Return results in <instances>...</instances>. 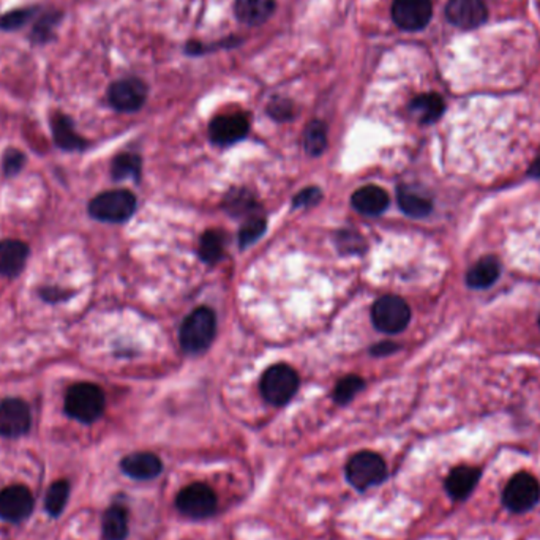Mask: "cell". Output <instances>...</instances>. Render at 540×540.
I'll use <instances>...</instances> for the list:
<instances>
[{
  "label": "cell",
  "mask_w": 540,
  "mask_h": 540,
  "mask_svg": "<svg viewBox=\"0 0 540 540\" xmlns=\"http://www.w3.org/2000/svg\"><path fill=\"white\" fill-rule=\"evenodd\" d=\"M432 14V0H395L392 5L393 22L409 32L426 28Z\"/></svg>",
  "instance_id": "9"
},
{
  "label": "cell",
  "mask_w": 540,
  "mask_h": 540,
  "mask_svg": "<svg viewBox=\"0 0 540 540\" xmlns=\"http://www.w3.org/2000/svg\"><path fill=\"white\" fill-rule=\"evenodd\" d=\"M123 473L136 480H152L163 471L162 460L152 452H136L121 461Z\"/></svg>",
  "instance_id": "15"
},
{
  "label": "cell",
  "mask_w": 540,
  "mask_h": 540,
  "mask_svg": "<svg viewBox=\"0 0 540 540\" xmlns=\"http://www.w3.org/2000/svg\"><path fill=\"white\" fill-rule=\"evenodd\" d=\"M539 325H540V316H539Z\"/></svg>",
  "instance_id": "39"
},
{
  "label": "cell",
  "mask_w": 540,
  "mask_h": 540,
  "mask_svg": "<svg viewBox=\"0 0 540 540\" xmlns=\"http://www.w3.org/2000/svg\"><path fill=\"white\" fill-rule=\"evenodd\" d=\"M446 16L457 28L476 29L485 22L488 12L482 0H451Z\"/></svg>",
  "instance_id": "13"
},
{
  "label": "cell",
  "mask_w": 540,
  "mask_h": 540,
  "mask_svg": "<svg viewBox=\"0 0 540 540\" xmlns=\"http://www.w3.org/2000/svg\"><path fill=\"white\" fill-rule=\"evenodd\" d=\"M266 231V222L264 218H250L247 224H243L242 230L239 232V242L240 247H249L253 242H257L259 237L263 236Z\"/></svg>",
  "instance_id": "31"
},
{
  "label": "cell",
  "mask_w": 540,
  "mask_h": 540,
  "mask_svg": "<svg viewBox=\"0 0 540 540\" xmlns=\"http://www.w3.org/2000/svg\"><path fill=\"white\" fill-rule=\"evenodd\" d=\"M35 14V8H20L0 16V29L2 30H18V29L26 26L29 21L32 20Z\"/></svg>",
  "instance_id": "30"
},
{
  "label": "cell",
  "mask_w": 540,
  "mask_h": 540,
  "mask_svg": "<svg viewBox=\"0 0 540 540\" xmlns=\"http://www.w3.org/2000/svg\"><path fill=\"white\" fill-rule=\"evenodd\" d=\"M53 135L57 146L65 150H81L86 148V141L78 135L73 127V122L67 115L57 114L53 117Z\"/></svg>",
  "instance_id": "23"
},
{
  "label": "cell",
  "mask_w": 540,
  "mask_h": 540,
  "mask_svg": "<svg viewBox=\"0 0 540 540\" xmlns=\"http://www.w3.org/2000/svg\"><path fill=\"white\" fill-rule=\"evenodd\" d=\"M253 201H251V196L247 193H231L228 196V201H226V209L230 210L231 214L234 215H242L247 214L251 209Z\"/></svg>",
  "instance_id": "33"
},
{
  "label": "cell",
  "mask_w": 540,
  "mask_h": 540,
  "mask_svg": "<svg viewBox=\"0 0 540 540\" xmlns=\"http://www.w3.org/2000/svg\"><path fill=\"white\" fill-rule=\"evenodd\" d=\"M352 206L364 215H379L389 206V195L376 185H365L352 195Z\"/></svg>",
  "instance_id": "18"
},
{
  "label": "cell",
  "mask_w": 540,
  "mask_h": 540,
  "mask_svg": "<svg viewBox=\"0 0 540 540\" xmlns=\"http://www.w3.org/2000/svg\"><path fill=\"white\" fill-rule=\"evenodd\" d=\"M304 146L307 154L317 156H321L327 148V129L325 123L319 121H313L308 123L305 129Z\"/></svg>",
  "instance_id": "25"
},
{
  "label": "cell",
  "mask_w": 540,
  "mask_h": 540,
  "mask_svg": "<svg viewBox=\"0 0 540 540\" xmlns=\"http://www.w3.org/2000/svg\"><path fill=\"white\" fill-rule=\"evenodd\" d=\"M446 109L443 97L438 94H424L416 97L409 105L412 115L422 123H433L438 121Z\"/></svg>",
  "instance_id": "22"
},
{
  "label": "cell",
  "mask_w": 540,
  "mask_h": 540,
  "mask_svg": "<svg viewBox=\"0 0 540 540\" xmlns=\"http://www.w3.org/2000/svg\"><path fill=\"white\" fill-rule=\"evenodd\" d=\"M24 162H26V156L21 154L20 150H7V154L4 156V171H5V174L7 176L18 174L22 166H24Z\"/></svg>",
  "instance_id": "35"
},
{
  "label": "cell",
  "mask_w": 540,
  "mask_h": 540,
  "mask_svg": "<svg viewBox=\"0 0 540 540\" xmlns=\"http://www.w3.org/2000/svg\"><path fill=\"white\" fill-rule=\"evenodd\" d=\"M501 264L496 257H485L468 270L466 283L474 290H485L500 278Z\"/></svg>",
  "instance_id": "19"
},
{
  "label": "cell",
  "mask_w": 540,
  "mask_h": 540,
  "mask_svg": "<svg viewBox=\"0 0 540 540\" xmlns=\"http://www.w3.org/2000/svg\"><path fill=\"white\" fill-rule=\"evenodd\" d=\"M529 174L533 177H540V156L533 163V166L529 169Z\"/></svg>",
  "instance_id": "38"
},
{
  "label": "cell",
  "mask_w": 540,
  "mask_h": 540,
  "mask_svg": "<svg viewBox=\"0 0 540 540\" xmlns=\"http://www.w3.org/2000/svg\"><path fill=\"white\" fill-rule=\"evenodd\" d=\"M395 350H397V345H393V343H379V345L373 348L372 352L375 356H387V354H391Z\"/></svg>",
  "instance_id": "37"
},
{
  "label": "cell",
  "mask_w": 540,
  "mask_h": 540,
  "mask_svg": "<svg viewBox=\"0 0 540 540\" xmlns=\"http://www.w3.org/2000/svg\"><path fill=\"white\" fill-rule=\"evenodd\" d=\"M61 20V13H47L35 24L34 32H32V40L35 43H45L51 38L53 29L57 26Z\"/></svg>",
  "instance_id": "32"
},
{
  "label": "cell",
  "mask_w": 540,
  "mask_h": 540,
  "mask_svg": "<svg viewBox=\"0 0 540 540\" xmlns=\"http://www.w3.org/2000/svg\"><path fill=\"white\" fill-rule=\"evenodd\" d=\"M298 389V373L288 365L278 364L270 367L261 379L263 397L272 405H286L294 397Z\"/></svg>",
  "instance_id": "5"
},
{
  "label": "cell",
  "mask_w": 540,
  "mask_h": 540,
  "mask_svg": "<svg viewBox=\"0 0 540 540\" xmlns=\"http://www.w3.org/2000/svg\"><path fill=\"white\" fill-rule=\"evenodd\" d=\"M65 411L82 424H92L105 411V393L98 385L90 383L75 384L67 392Z\"/></svg>",
  "instance_id": "1"
},
{
  "label": "cell",
  "mask_w": 540,
  "mask_h": 540,
  "mask_svg": "<svg viewBox=\"0 0 540 540\" xmlns=\"http://www.w3.org/2000/svg\"><path fill=\"white\" fill-rule=\"evenodd\" d=\"M267 113H269L275 121H290L291 117L294 115V105H292L290 100L275 98V100L270 102Z\"/></svg>",
  "instance_id": "34"
},
{
  "label": "cell",
  "mask_w": 540,
  "mask_h": 540,
  "mask_svg": "<svg viewBox=\"0 0 540 540\" xmlns=\"http://www.w3.org/2000/svg\"><path fill=\"white\" fill-rule=\"evenodd\" d=\"M399 204L406 215L412 218H422L432 212V199L426 196L416 193L412 190L401 187L399 189Z\"/></svg>",
  "instance_id": "24"
},
{
  "label": "cell",
  "mask_w": 540,
  "mask_h": 540,
  "mask_svg": "<svg viewBox=\"0 0 540 540\" xmlns=\"http://www.w3.org/2000/svg\"><path fill=\"white\" fill-rule=\"evenodd\" d=\"M387 477V466L381 455L375 452H359L346 465V479L359 492L379 485Z\"/></svg>",
  "instance_id": "3"
},
{
  "label": "cell",
  "mask_w": 540,
  "mask_h": 540,
  "mask_svg": "<svg viewBox=\"0 0 540 540\" xmlns=\"http://www.w3.org/2000/svg\"><path fill=\"white\" fill-rule=\"evenodd\" d=\"M250 130L249 119L243 114L218 115L209 127L210 139L220 146H230L243 139Z\"/></svg>",
  "instance_id": "14"
},
{
  "label": "cell",
  "mask_w": 540,
  "mask_h": 540,
  "mask_svg": "<svg viewBox=\"0 0 540 540\" xmlns=\"http://www.w3.org/2000/svg\"><path fill=\"white\" fill-rule=\"evenodd\" d=\"M540 500V485L533 474L519 473L507 482L502 504L513 513L531 510Z\"/></svg>",
  "instance_id": "6"
},
{
  "label": "cell",
  "mask_w": 540,
  "mask_h": 540,
  "mask_svg": "<svg viewBox=\"0 0 540 540\" xmlns=\"http://www.w3.org/2000/svg\"><path fill=\"white\" fill-rule=\"evenodd\" d=\"M480 479L479 468L459 466L452 469L446 479V492L455 501H463L473 494Z\"/></svg>",
  "instance_id": "16"
},
{
  "label": "cell",
  "mask_w": 540,
  "mask_h": 540,
  "mask_svg": "<svg viewBox=\"0 0 540 540\" xmlns=\"http://www.w3.org/2000/svg\"><path fill=\"white\" fill-rule=\"evenodd\" d=\"M148 98V88L138 78H125L111 84L108 90V100L115 111L135 113L141 108Z\"/></svg>",
  "instance_id": "10"
},
{
  "label": "cell",
  "mask_w": 540,
  "mask_h": 540,
  "mask_svg": "<svg viewBox=\"0 0 540 540\" xmlns=\"http://www.w3.org/2000/svg\"><path fill=\"white\" fill-rule=\"evenodd\" d=\"M136 198L127 190H111L97 196L89 206L90 215L108 224H122L135 214Z\"/></svg>",
  "instance_id": "4"
},
{
  "label": "cell",
  "mask_w": 540,
  "mask_h": 540,
  "mask_svg": "<svg viewBox=\"0 0 540 540\" xmlns=\"http://www.w3.org/2000/svg\"><path fill=\"white\" fill-rule=\"evenodd\" d=\"M215 332V313L206 307L196 308L181 327V345L187 352L204 351L212 343Z\"/></svg>",
  "instance_id": "2"
},
{
  "label": "cell",
  "mask_w": 540,
  "mask_h": 540,
  "mask_svg": "<svg viewBox=\"0 0 540 540\" xmlns=\"http://www.w3.org/2000/svg\"><path fill=\"white\" fill-rule=\"evenodd\" d=\"M224 253V237L216 231H207L199 243V257L204 263L214 264Z\"/></svg>",
  "instance_id": "28"
},
{
  "label": "cell",
  "mask_w": 540,
  "mask_h": 540,
  "mask_svg": "<svg viewBox=\"0 0 540 540\" xmlns=\"http://www.w3.org/2000/svg\"><path fill=\"white\" fill-rule=\"evenodd\" d=\"M68 496H70V484L67 480L55 482L53 485L49 486L46 500H45L47 512L51 513L53 517H59L67 506Z\"/></svg>",
  "instance_id": "26"
},
{
  "label": "cell",
  "mask_w": 540,
  "mask_h": 540,
  "mask_svg": "<svg viewBox=\"0 0 540 540\" xmlns=\"http://www.w3.org/2000/svg\"><path fill=\"white\" fill-rule=\"evenodd\" d=\"M321 199V191L316 187H310V189H305L296 195L294 198V206L296 207H310L315 206L317 201Z\"/></svg>",
  "instance_id": "36"
},
{
  "label": "cell",
  "mask_w": 540,
  "mask_h": 540,
  "mask_svg": "<svg viewBox=\"0 0 540 540\" xmlns=\"http://www.w3.org/2000/svg\"><path fill=\"white\" fill-rule=\"evenodd\" d=\"M29 249L20 240L0 242V274L5 277L20 275L28 263Z\"/></svg>",
  "instance_id": "17"
},
{
  "label": "cell",
  "mask_w": 540,
  "mask_h": 540,
  "mask_svg": "<svg viewBox=\"0 0 540 540\" xmlns=\"http://www.w3.org/2000/svg\"><path fill=\"white\" fill-rule=\"evenodd\" d=\"M176 506L185 517L204 520L215 513L216 496L206 484H191L179 492Z\"/></svg>",
  "instance_id": "8"
},
{
  "label": "cell",
  "mask_w": 540,
  "mask_h": 540,
  "mask_svg": "<svg viewBox=\"0 0 540 540\" xmlns=\"http://www.w3.org/2000/svg\"><path fill=\"white\" fill-rule=\"evenodd\" d=\"M362 389H364V379L359 378L356 375L346 376V378L342 379V381L338 383L337 387H335L333 399H335V401L340 403V405H346V403H350V401L356 397V393L362 391Z\"/></svg>",
  "instance_id": "29"
},
{
  "label": "cell",
  "mask_w": 540,
  "mask_h": 540,
  "mask_svg": "<svg viewBox=\"0 0 540 540\" xmlns=\"http://www.w3.org/2000/svg\"><path fill=\"white\" fill-rule=\"evenodd\" d=\"M236 14L243 24L259 26L269 20L275 10V0H236Z\"/></svg>",
  "instance_id": "20"
},
{
  "label": "cell",
  "mask_w": 540,
  "mask_h": 540,
  "mask_svg": "<svg viewBox=\"0 0 540 540\" xmlns=\"http://www.w3.org/2000/svg\"><path fill=\"white\" fill-rule=\"evenodd\" d=\"M103 539L125 540L129 536V512L121 504L109 507L103 515Z\"/></svg>",
  "instance_id": "21"
},
{
  "label": "cell",
  "mask_w": 540,
  "mask_h": 540,
  "mask_svg": "<svg viewBox=\"0 0 540 540\" xmlns=\"http://www.w3.org/2000/svg\"><path fill=\"white\" fill-rule=\"evenodd\" d=\"M34 509V496L28 486L12 485L0 492V519L12 523L26 520Z\"/></svg>",
  "instance_id": "11"
},
{
  "label": "cell",
  "mask_w": 540,
  "mask_h": 540,
  "mask_svg": "<svg viewBox=\"0 0 540 540\" xmlns=\"http://www.w3.org/2000/svg\"><path fill=\"white\" fill-rule=\"evenodd\" d=\"M111 171H113L115 181L136 179L141 173V158L133 154H122V156H115Z\"/></svg>",
  "instance_id": "27"
},
{
  "label": "cell",
  "mask_w": 540,
  "mask_h": 540,
  "mask_svg": "<svg viewBox=\"0 0 540 540\" xmlns=\"http://www.w3.org/2000/svg\"><path fill=\"white\" fill-rule=\"evenodd\" d=\"M30 409L28 403L20 399H7L0 403V435L7 438H18L30 428Z\"/></svg>",
  "instance_id": "12"
},
{
  "label": "cell",
  "mask_w": 540,
  "mask_h": 540,
  "mask_svg": "<svg viewBox=\"0 0 540 540\" xmlns=\"http://www.w3.org/2000/svg\"><path fill=\"white\" fill-rule=\"evenodd\" d=\"M373 325L385 333H399L405 331L409 319L411 308L399 296H384L376 300L372 308Z\"/></svg>",
  "instance_id": "7"
}]
</instances>
